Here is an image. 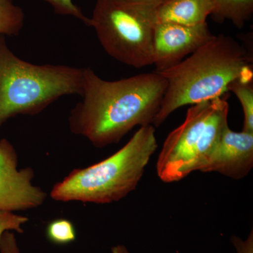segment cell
<instances>
[{
    "instance_id": "cell-1",
    "label": "cell",
    "mask_w": 253,
    "mask_h": 253,
    "mask_svg": "<svg viewBox=\"0 0 253 253\" xmlns=\"http://www.w3.org/2000/svg\"><path fill=\"white\" fill-rule=\"evenodd\" d=\"M156 72L105 81L84 68L81 100L70 111V131L94 147L117 144L136 126L153 125L167 88Z\"/></svg>"
},
{
    "instance_id": "cell-2",
    "label": "cell",
    "mask_w": 253,
    "mask_h": 253,
    "mask_svg": "<svg viewBox=\"0 0 253 253\" xmlns=\"http://www.w3.org/2000/svg\"><path fill=\"white\" fill-rule=\"evenodd\" d=\"M253 61L244 44L230 36H214L176 66L158 73L168 85L153 126H161L182 106L220 97L233 82L253 81Z\"/></svg>"
},
{
    "instance_id": "cell-3",
    "label": "cell",
    "mask_w": 253,
    "mask_h": 253,
    "mask_svg": "<svg viewBox=\"0 0 253 253\" xmlns=\"http://www.w3.org/2000/svg\"><path fill=\"white\" fill-rule=\"evenodd\" d=\"M158 146L155 126H140L117 152L89 167L71 171L54 184L50 197L64 203L121 201L137 187Z\"/></svg>"
},
{
    "instance_id": "cell-4",
    "label": "cell",
    "mask_w": 253,
    "mask_h": 253,
    "mask_svg": "<svg viewBox=\"0 0 253 253\" xmlns=\"http://www.w3.org/2000/svg\"><path fill=\"white\" fill-rule=\"evenodd\" d=\"M84 68L38 65L14 54L0 36V128L19 115L35 116L65 96H81Z\"/></svg>"
},
{
    "instance_id": "cell-5",
    "label": "cell",
    "mask_w": 253,
    "mask_h": 253,
    "mask_svg": "<svg viewBox=\"0 0 253 253\" xmlns=\"http://www.w3.org/2000/svg\"><path fill=\"white\" fill-rule=\"evenodd\" d=\"M227 94L191 105L185 120L168 134L158 156L156 172L161 181L173 183L201 171L229 126Z\"/></svg>"
},
{
    "instance_id": "cell-6",
    "label": "cell",
    "mask_w": 253,
    "mask_h": 253,
    "mask_svg": "<svg viewBox=\"0 0 253 253\" xmlns=\"http://www.w3.org/2000/svg\"><path fill=\"white\" fill-rule=\"evenodd\" d=\"M157 5L129 0H96L90 18L104 51L135 68L154 64Z\"/></svg>"
},
{
    "instance_id": "cell-7",
    "label": "cell",
    "mask_w": 253,
    "mask_h": 253,
    "mask_svg": "<svg viewBox=\"0 0 253 253\" xmlns=\"http://www.w3.org/2000/svg\"><path fill=\"white\" fill-rule=\"evenodd\" d=\"M18 156L6 138L0 139V211L14 212L41 207L47 194L33 184L35 172L27 167L18 169Z\"/></svg>"
},
{
    "instance_id": "cell-8",
    "label": "cell",
    "mask_w": 253,
    "mask_h": 253,
    "mask_svg": "<svg viewBox=\"0 0 253 253\" xmlns=\"http://www.w3.org/2000/svg\"><path fill=\"white\" fill-rule=\"evenodd\" d=\"M214 35L207 23L197 26L157 22L154 37V64L156 72L176 66L212 41Z\"/></svg>"
},
{
    "instance_id": "cell-9",
    "label": "cell",
    "mask_w": 253,
    "mask_h": 253,
    "mask_svg": "<svg viewBox=\"0 0 253 253\" xmlns=\"http://www.w3.org/2000/svg\"><path fill=\"white\" fill-rule=\"evenodd\" d=\"M253 167V133L224 129L208 161L203 172H217L239 180L244 179Z\"/></svg>"
},
{
    "instance_id": "cell-10",
    "label": "cell",
    "mask_w": 253,
    "mask_h": 253,
    "mask_svg": "<svg viewBox=\"0 0 253 253\" xmlns=\"http://www.w3.org/2000/svg\"><path fill=\"white\" fill-rule=\"evenodd\" d=\"M212 0H168L157 9V22L197 26L214 11Z\"/></svg>"
},
{
    "instance_id": "cell-11",
    "label": "cell",
    "mask_w": 253,
    "mask_h": 253,
    "mask_svg": "<svg viewBox=\"0 0 253 253\" xmlns=\"http://www.w3.org/2000/svg\"><path fill=\"white\" fill-rule=\"evenodd\" d=\"M214 9L211 16L215 22L230 21L236 28H244L252 18L253 0H212Z\"/></svg>"
},
{
    "instance_id": "cell-12",
    "label": "cell",
    "mask_w": 253,
    "mask_h": 253,
    "mask_svg": "<svg viewBox=\"0 0 253 253\" xmlns=\"http://www.w3.org/2000/svg\"><path fill=\"white\" fill-rule=\"evenodd\" d=\"M25 18L24 11L14 0H0V36H19Z\"/></svg>"
},
{
    "instance_id": "cell-13",
    "label": "cell",
    "mask_w": 253,
    "mask_h": 253,
    "mask_svg": "<svg viewBox=\"0 0 253 253\" xmlns=\"http://www.w3.org/2000/svg\"><path fill=\"white\" fill-rule=\"evenodd\" d=\"M239 99L244 111V121L243 130L253 133V81L237 80L228 87Z\"/></svg>"
},
{
    "instance_id": "cell-14",
    "label": "cell",
    "mask_w": 253,
    "mask_h": 253,
    "mask_svg": "<svg viewBox=\"0 0 253 253\" xmlns=\"http://www.w3.org/2000/svg\"><path fill=\"white\" fill-rule=\"evenodd\" d=\"M46 236L52 244L63 246L74 242L76 240V230L68 219L60 218L54 219L46 226Z\"/></svg>"
},
{
    "instance_id": "cell-15",
    "label": "cell",
    "mask_w": 253,
    "mask_h": 253,
    "mask_svg": "<svg viewBox=\"0 0 253 253\" xmlns=\"http://www.w3.org/2000/svg\"><path fill=\"white\" fill-rule=\"evenodd\" d=\"M53 8L56 14L72 16L79 20L88 27H90V18L83 12L73 0H44Z\"/></svg>"
},
{
    "instance_id": "cell-16",
    "label": "cell",
    "mask_w": 253,
    "mask_h": 253,
    "mask_svg": "<svg viewBox=\"0 0 253 253\" xmlns=\"http://www.w3.org/2000/svg\"><path fill=\"white\" fill-rule=\"evenodd\" d=\"M29 219L26 216L0 211V240L3 233L6 231H14L18 234H23L24 232L23 225Z\"/></svg>"
},
{
    "instance_id": "cell-17",
    "label": "cell",
    "mask_w": 253,
    "mask_h": 253,
    "mask_svg": "<svg viewBox=\"0 0 253 253\" xmlns=\"http://www.w3.org/2000/svg\"><path fill=\"white\" fill-rule=\"evenodd\" d=\"M0 253H21L17 240L12 231H6L0 240Z\"/></svg>"
},
{
    "instance_id": "cell-18",
    "label": "cell",
    "mask_w": 253,
    "mask_h": 253,
    "mask_svg": "<svg viewBox=\"0 0 253 253\" xmlns=\"http://www.w3.org/2000/svg\"><path fill=\"white\" fill-rule=\"evenodd\" d=\"M231 242L235 248L236 253H253V229L246 240L233 236L231 238Z\"/></svg>"
},
{
    "instance_id": "cell-19",
    "label": "cell",
    "mask_w": 253,
    "mask_h": 253,
    "mask_svg": "<svg viewBox=\"0 0 253 253\" xmlns=\"http://www.w3.org/2000/svg\"><path fill=\"white\" fill-rule=\"evenodd\" d=\"M112 253H131L124 245H117L111 249Z\"/></svg>"
},
{
    "instance_id": "cell-20",
    "label": "cell",
    "mask_w": 253,
    "mask_h": 253,
    "mask_svg": "<svg viewBox=\"0 0 253 253\" xmlns=\"http://www.w3.org/2000/svg\"><path fill=\"white\" fill-rule=\"evenodd\" d=\"M129 1L148 3V4L157 5V6H161V4H164L166 1H168V0H129Z\"/></svg>"
}]
</instances>
